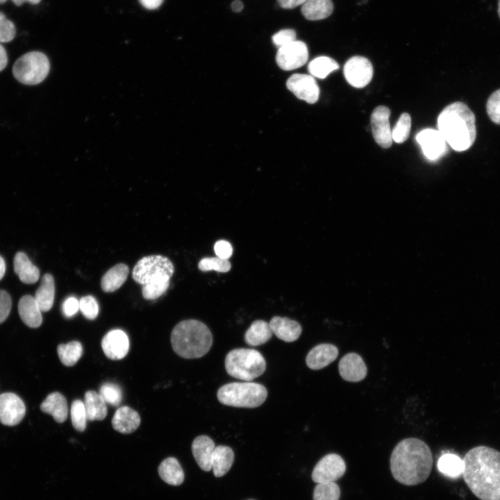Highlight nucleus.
<instances>
[{"mask_svg":"<svg viewBox=\"0 0 500 500\" xmlns=\"http://www.w3.org/2000/svg\"><path fill=\"white\" fill-rule=\"evenodd\" d=\"M78 309L79 301L74 297L66 299L62 305V311L66 317H73Z\"/></svg>","mask_w":500,"mask_h":500,"instance_id":"nucleus-47","label":"nucleus"},{"mask_svg":"<svg viewBox=\"0 0 500 500\" xmlns=\"http://www.w3.org/2000/svg\"><path fill=\"white\" fill-rule=\"evenodd\" d=\"M103 353L108 358L118 360L124 358L128 352L129 340L124 331L113 329L108 332L101 340Z\"/></svg>","mask_w":500,"mask_h":500,"instance_id":"nucleus-16","label":"nucleus"},{"mask_svg":"<svg viewBox=\"0 0 500 500\" xmlns=\"http://www.w3.org/2000/svg\"><path fill=\"white\" fill-rule=\"evenodd\" d=\"M172 347L179 356L198 358L206 355L212 344V335L208 326L196 319L177 324L171 333Z\"/></svg>","mask_w":500,"mask_h":500,"instance_id":"nucleus-4","label":"nucleus"},{"mask_svg":"<svg viewBox=\"0 0 500 500\" xmlns=\"http://www.w3.org/2000/svg\"><path fill=\"white\" fill-rule=\"evenodd\" d=\"M158 472L161 479L169 485H180L184 481L183 469L176 458H165L160 464Z\"/></svg>","mask_w":500,"mask_h":500,"instance_id":"nucleus-26","label":"nucleus"},{"mask_svg":"<svg viewBox=\"0 0 500 500\" xmlns=\"http://www.w3.org/2000/svg\"><path fill=\"white\" fill-rule=\"evenodd\" d=\"M227 373L236 378L251 381L262 375L266 369L262 355L253 349H235L225 358Z\"/></svg>","mask_w":500,"mask_h":500,"instance_id":"nucleus-6","label":"nucleus"},{"mask_svg":"<svg viewBox=\"0 0 500 500\" xmlns=\"http://www.w3.org/2000/svg\"><path fill=\"white\" fill-rule=\"evenodd\" d=\"M308 51L306 44L299 40L278 48L276 61L280 68L285 71L299 68L306 62Z\"/></svg>","mask_w":500,"mask_h":500,"instance_id":"nucleus-11","label":"nucleus"},{"mask_svg":"<svg viewBox=\"0 0 500 500\" xmlns=\"http://www.w3.org/2000/svg\"><path fill=\"white\" fill-rule=\"evenodd\" d=\"M169 285V278H159L142 285V293L144 299L153 300L163 294Z\"/></svg>","mask_w":500,"mask_h":500,"instance_id":"nucleus-35","label":"nucleus"},{"mask_svg":"<svg viewBox=\"0 0 500 500\" xmlns=\"http://www.w3.org/2000/svg\"><path fill=\"white\" fill-rule=\"evenodd\" d=\"M346 472L344 459L337 453H328L321 458L315 466L311 478L315 483L335 482Z\"/></svg>","mask_w":500,"mask_h":500,"instance_id":"nucleus-9","label":"nucleus"},{"mask_svg":"<svg viewBox=\"0 0 500 500\" xmlns=\"http://www.w3.org/2000/svg\"><path fill=\"white\" fill-rule=\"evenodd\" d=\"M143 7L149 10H154L161 6L163 0H139Z\"/></svg>","mask_w":500,"mask_h":500,"instance_id":"nucleus-49","label":"nucleus"},{"mask_svg":"<svg viewBox=\"0 0 500 500\" xmlns=\"http://www.w3.org/2000/svg\"><path fill=\"white\" fill-rule=\"evenodd\" d=\"M273 332L269 322L264 320L254 321L244 334L245 342L251 346H258L269 341Z\"/></svg>","mask_w":500,"mask_h":500,"instance_id":"nucleus-30","label":"nucleus"},{"mask_svg":"<svg viewBox=\"0 0 500 500\" xmlns=\"http://www.w3.org/2000/svg\"><path fill=\"white\" fill-rule=\"evenodd\" d=\"M99 394L106 403L113 406L120 404L122 399V391L121 388L115 383H103L99 389Z\"/></svg>","mask_w":500,"mask_h":500,"instance_id":"nucleus-39","label":"nucleus"},{"mask_svg":"<svg viewBox=\"0 0 500 500\" xmlns=\"http://www.w3.org/2000/svg\"><path fill=\"white\" fill-rule=\"evenodd\" d=\"M344 75L351 86L362 88L368 85L372 78L373 67L367 58L359 56H353L344 64Z\"/></svg>","mask_w":500,"mask_h":500,"instance_id":"nucleus-10","label":"nucleus"},{"mask_svg":"<svg viewBox=\"0 0 500 500\" xmlns=\"http://www.w3.org/2000/svg\"><path fill=\"white\" fill-rule=\"evenodd\" d=\"M338 356V348L331 344H320L307 354L306 362L311 369H320L334 361Z\"/></svg>","mask_w":500,"mask_h":500,"instance_id":"nucleus-18","label":"nucleus"},{"mask_svg":"<svg viewBox=\"0 0 500 500\" xmlns=\"http://www.w3.org/2000/svg\"><path fill=\"white\" fill-rule=\"evenodd\" d=\"M433 455L424 441L409 438L394 448L390 460L391 473L399 483L408 486L424 482L433 467Z\"/></svg>","mask_w":500,"mask_h":500,"instance_id":"nucleus-2","label":"nucleus"},{"mask_svg":"<svg viewBox=\"0 0 500 500\" xmlns=\"http://www.w3.org/2000/svg\"><path fill=\"white\" fill-rule=\"evenodd\" d=\"M286 85L298 99L308 103H315L319 99V88L311 75L294 74L288 79Z\"/></svg>","mask_w":500,"mask_h":500,"instance_id":"nucleus-14","label":"nucleus"},{"mask_svg":"<svg viewBox=\"0 0 500 500\" xmlns=\"http://www.w3.org/2000/svg\"><path fill=\"white\" fill-rule=\"evenodd\" d=\"M12 300L10 294L0 290V324L8 317L11 310Z\"/></svg>","mask_w":500,"mask_h":500,"instance_id":"nucleus-45","label":"nucleus"},{"mask_svg":"<svg viewBox=\"0 0 500 500\" xmlns=\"http://www.w3.org/2000/svg\"><path fill=\"white\" fill-rule=\"evenodd\" d=\"M248 500H254V499H248Z\"/></svg>","mask_w":500,"mask_h":500,"instance_id":"nucleus-56","label":"nucleus"},{"mask_svg":"<svg viewBox=\"0 0 500 500\" xmlns=\"http://www.w3.org/2000/svg\"><path fill=\"white\" fill-rule=\"evenodd\" d=\"M486 110L491 121L500 125V89L494 92L488 98Z\"/></svg>","mask_w":500,"mask_h":500,"instance_id":"nucleus-41","label":"nucleus"},{"mask_svg":"<svg viewBox=\"0 0 500 500\" xmlns=\"http://www.w3.org/2000/svg\"><path fill=\"white\" fill-rule=\"evenodd\" d=\"M140 424V417L138 412L126 406L119 407L112 419L113 428L124 434L133 433Z\"/></svg>","mask_w":500,"mask_h":500,"instance_id":"nucleus-21","label":"nucleus"},{"mask_svg":"<svg viewBox=\"0 0 500 500\" xmlns=\"http://www.w3.org/2000/svg\"><path fill=\"white\" fill-rule=\"evenodd\" d=\"M462 476L481 500H500V452L486 446L470 449L463 459Z\"/></svg>","mask_w":500,"mask_h":500,"instance_id":"nucleus-1","label":"nucleus"},{"mask_svg":"<svg viewBox=\"0 0 500 500\" xmlns=\"http://www.w3.org/2000/svg\"><path fill=\"white\" fill-rule=\"evenodd\" d=\"M174 267L171 260L161 255L143 257L135 265L132 276L135 282L144 285L159 278H171Z\"/></svg>","mask_w":500,"mask_h":500,"instance_id":"nucleus-8","label":"nucleus"},{"mask_svg":"<svg viewBox=\"0 0 500 500\" xmlns=\"http://www.w3.org/2000/svg\"><path fill=\"white\" fill-rule=\"evenodd\" d=\"M49 69V60L45 54L40 51H30L15 61L12 74L19 82L32 85L43 81Z\"/></svg>","mask_w":500,"mask_h":500,"instance_id":"nucleus-7","label":"nucleus"},{"mask_svg":"<svg viewBox=\"0 0 500 500\" xmlns=\"http://www.w3.org/2000/svg\"><path fill=\"white\" fill-rule=\"evenodd\" d=\"M55 296V284L51 274L43 276L40 287L37 290L34 298L38 303L42 312L49 311L53 304Z\"/></svg>","mask_w":500,"mask_h":500,"instance_id":"nucleus-31","label":"nucleus"},{"mask_svg":"<svg viewBox=\"0 0 500 500\" xmlns=\"http://www.w3.org/2000/svg\"><path fill=\"white\" fill-rule=\"evenodd\" d=\"M416 140L424 156L429 160L440 159L447 151V142L438 130L424 129L418 133Z\"/></svg>","mask_w":500,"mask_h":500,"instance_id":"nucleus-13","label":"nucleus"},{"mask_svg":"<svg viewBox=\"0 0 500 500\" xmlns=\"http://www.w3.org/2000/svg\"><path fill=\"white\" fill-rule=\"evenodd\" d=\"M70 412L74 428L80 432L85 431L88 419L84 403L80 399L74 400L72 403Z\"/></svg>","mask_w":500,"mask_h":500,"instance_id":"nucleus-38","label":"nucleus"},{"mask_svg":"<svg viewBox=\"0 0 500 500\" xmlns=\"http://www.w3.org/2000/svg\"><path fill=\"white\" fill-rule=\"evenodd\" d=\"M217 399L222 404L253 408L261 406L267 399L266 388L251 381L233 382L222 385L217 391Z\"/></svg>","mask_w":500,"mask_h":500,"instance_id":"nucleus-5","label":"nucleus"},{"mask_svg":"<svg viewBox=\"0 0 500 500\" xmlns=\"http://www.w3.org/2000/svg\"><path fill=\"white\" fill-rule=\"evenodd\" d=\"M198 267L203 272L215 270L219 272H227L231 269V264L228 260L218 257H210L201 259Z\"/></svg>","mask_w":500,"mask_h":500,"instance_id":"nucleus-40","label":"nucleus"},{"mask_svg":"<svg viewBox=\"0 0 500 500\" xmlns=\"http://www.w3.org/2000/svg\"><path fill=\"white\" fill-rule=\"evenodd\" d=\"M79 309L88 319H94L99 313V306L96 299L90 295L82 297L79 300Z\"/></svg>","mask_w":500,"mask_h":500,"instance_id":"nucleus-42","label":"nucleus"},{"mask_svg":"<svg viewBox=\"0 0 500 500\" xmlns=\"http://www.w3.org/2000/svg\"><path fill=\"white\" fill-rule=\"evenodd\" d=\"M26 407L22 399L12 392L0 394V422L6 426H15L24 418Z\"/></svg>","mask_w":500,"mask_h":500,"instance_id":"nucleus-15","label":"nucleus"},{"mask_svg":"<svg viewBox=\"0 0 500 500\" xmlns=\"http://www.w3.org/2000/svg\"><path fill=\"white\" fill-rule=\"evenodd\" d=\"M307 0H277L278 4L283 8L291 9L303 5Z\"/></svg>","mask_w":500,"mask_h":500,"instance_id":"nucleus-48","label":"nucleus"},{"mask_svg":"<svg viewBox=\"0 0 500 500\" xmlns=\"http://www.w3.org/2000/svg\"><path fill=\"white\" fill-rule=\"evenodd\" d=\"M40 410L53 417L58 423L64 422L68 415V407L65 397L58 392L48 394L40 405Z\"/></svg>","mask_w":500,"mask_h":500,"instance_id":"nucleus-23","label":"nucleus"},{"mask_svg":"<svg viewBox=\"0 0 500 500\" xmlns=\"http://www.w3.org/2000/svg\"><path fill=\"white\" fill-rule=\"evenodd\" d=\"M84 406L88 420H102L107 415L106 403L97 392L88 390L85 393Z\"/></svg>","mask_w":500,"mask_h":500,"instance_id":"nucleus-27","label":"nucleus"},{"mask_svg":"<svg viewBox=\"0 0 500 500\" xmlns=\"http://www.w3.org/2000/svg\"><path fill=\"white\" fill-rule=\"evenodd\" d=\"M18 311L24 323L31 328H38L42 322L41 309L31 295L22 297L18 303Z\"/></svg>","mask_w":500,"mask_h":500,"instance_id":"nucleus-22","label":"nucleus"},{"mask_svg":"<svg viewBox=\"0 0 500 500\" xmlns=\"http://www.w3.org/2000/svg\"><path fill=\"white\" fill-rule=\"evenodd\" d=\"M234 461L233 449L224 445L215 447L211 461V467L215 477L225 475L231 469Z\"/></svg>","mask_w":500,"mask_h":500,"instance_id":"nucleus-25","label":"nucleus"},{"mask_svg":"<svg viewBox=\"0 0 500 500\" xmlns=\"http://www.w3.org/2000/svg\"><path fill=\"white\" fill-rule=\"evenodd\" d=\"M57 353L61 362L67 367L74 366L83 354V347L78 341H72L67 344H60L57 347Z\"/></svg>","mask_w":500,"mask_h":500,"instance_id":"nucleus-33","label":"nucleus"},{"mask_svg":"<svg viewBox=\"0 0 500 500\" xmlns=\"http://www.w3.org/2000/svg\"><path fill=\"white\" fill-rule=\"evenodd\" d=\"M338 68V62L327 56H319L313 59L308 67L311 76L319 78H325L329 74Z\"/></svg>","mask_w":500,"mask_h":500,"instance_id":"nucleus-34","label":"nucleus"},{"mask_svg":"<svg viewBox=\"0 0 500 500\" xmlns=\"http://www.w3.org/2000/svg\"><path fill=\"white\" fill-rule=\"evenodd\" d=\"M8 64V56L5 48L0 44V72L2 71Z\"/></svg>","mask_w":500,"mask_h":500,"instance_id":"nucleus-50","label":"nucleus"},{"mask_svg":"<svg viewBox=\"0 0 500 500\" xmlns=\"http://www.w3.org/2000/svg\"><path fill=\"white\" fill-rule=\"evenodd\" d=\"M129 272L128 267L119 263L110 268L102 276L101 286L106 292H112L119 289L126 281Z\"/></svg>","mask_w":500,"mask_h":500,"instance_id":"nucleus-28","label":"nucleus"},{"mask_svg":"<svg viewBox=\"0 0 500 500\" xmlns=\"http://www.w3.org/2000/svg\"><path fill=\"white\" fill-rule=\"evenodd\" d=\"M6 272V263L4 259L0 256V280L3 277Z\"/></svg>","mask_w":500,"mask_h":500,"instance_id":"nucleus-53","label":"nucleus"},{"mask_svg":"<svg viewBox=\"0 0 500 500\" xmlns=\"http://www.w3.org/2000/svg\"><path fill=\"white\" fill-rule=\"evenodd\" d=\"M338 370L341 377L349 382L360 381L365 378L367 373L362 358L356 353L344 355L339 362Z\"/></svg>","mask_w":500,"mask_h":500,"instance_id":"nucleus-17","label":"nucleus"},{"mask_svg":"<svg viewBox=\"0 0 500 500\" xmlns=\"http://www.w3.org/2000/svg\"><path fill=\"white\" fill-rule=\"evenodd\" d=\"M215 448L214 441L207 435H199L192 442L193 456L199 467L205 472L212 469L211 461Z\"/></svg>","mask_w":500,"mask_h":500,"instance_id":"nucleus-19","label":"nucleus"},{"mask_svg":"<svg viewBox=\"0 0 500 500\" xmlns=\"http://www.w3.org/2000/svg\"><path fill=\"white\" fill-rule=\"evenodd\" d=\"M333 10L331 0H307L301 7V12L308 20H320L330 16Z\"/></svg>","mask_w":500,"mask_h":500,"instance_id":"nucleus-29","label":"nucleus"},{"mask_svg":"<svg viewBox=\"0 0 500 500\" xmlns=\"http://www.w3.org/2000/svg\"><path fill=\"white\" fill-rule=\"evenodd\" d=\"M217 257L228 260L233 253V247L229 242L224 240L217 241L214 246Z\"/></svg>","mask_w":500,"mask_h":500,"instance_id":"nucleus-46","label":"nucleus"},{"mask_svg":"<svg viewBox=\"0 0 500 500\" xmlns=\"http://www.w3.org/2000/svg\"><path fill=\"white\" fill-rule=\"evenodd\" d=\"M16 33V28L12 22L8 19L0 11V43L12 41Z\"/></svg>","mask_w":500,"mask_h":500,"instance_id":"nucleus-43","label":"nucleus"},{"mask_svg":"<svg viewBox=\"0 0 500 500\" xmlns=\"http://www.w3.org/2000/svg\"><path fill=\"white\" fill-rule=\"evenodd\" d=\"M340 489L335 482L317 483L313 490V500H339Z\"/></svg>","mask_w":500,"mask_h":500,"instance_id":"nucleus-36","label":"nucleus"},{"mask_svg":"<svg viewBox=\"0 0 500 500\" xmlns=\"http://www.w3.org/2000/svg\"><path fill=\"white\" fill-rule=\"evenodd\" d=\"M7 0H0V4L5 3Z\"/></svg>","mask_w":500,"mask_h":500,"instance_id":"nucleus-55","label":"nucleus"},{"mask_svg":"<svg viewBox=\"0 0 500 500\" xmlns=\"http://www.w3.org/2000/svg\"><path fill=\"white\" fill-rule=\"evenodd\" d=\"M497 12H498L499 17L500 18V0H498Z\"/></svg>","mask_w":500,"mask_h":500,"instance_id":"nucleus-54","label":"nucleus"},{"mask_svg":"<svg viewBox=\"0 0 500 500\" xmlns=\"http://www.w3.org/2000/svg\"><path fill=\"white\" fill-rule=\"evenodd\" d=\"M12 2L17 6L22 5L25 2H28L31 4H38L41 0H12Z\"/></svg>","mask_w":500,"mask_h":500,"instance_id":"nucleus-52","label":"nucleus"},{"mask_svg":"<svg viewBox=\"0 0 500 500\" xmlns=\"http://www.w3.org/2000/svg\"><path fill=\"white\" fill-rule=\"evenodd\" d=\"M244 8V5L240 0H235L231 3V8L235 12H240Z\"/></svg>","mask_w":500,"mask_h":500,"instance_id":"nucleus-51","label":"nucleus"},{"mask_svg":"<svg viewBox=\"0 0 500 500\" xmlns=\"http://www.w3.org/2000/svg\"><path fill=\"white\" fill-rule=\"evenodd\" d=\"M390 116V109L385 106H379L373 110L370 117L373 137L376 142L384 149L390 147L392 143Z\"/></svg>","mask_w":500,"mask_h":500,"instance_id":"nucleus-12","label":"nucleus"},{"mask_svg":"<svg viewBox=\"0 0 500 500\" xmlns=\"http://www.w3.org/2000/svg\"><path fill=\"white\" fill-rule=\"evenodd\" d=\"M438 468L444 476L456 478L462 475L463 461L457 455L446 453L439 458Z\"/></svg>","mask_w":500,"mask_h":500,"instance_id":"nucleus-32","label":"nucleus"},{"mask_svg":"<svg viewBox=\"0 0 500 500\" xmlns=\"http://www.w3.org/2000/svg\"><path fill=\"white\" fill-rule=\"evenodd\" d=\"M269 323L273 334L284 342H292L297 340L302 331L299 323L288 317L275 316Z\"/></svg>","mask_w":500,"mask_h":500,"instance_id":"nucleus-20","label":"nucleus"},{"mask_svg":"<svg viewBox=\"0 0 500 500\" xmlns=\"http://www.w3.org/2000/svg\"><path fill=\"white\" fill-rule=\"evenodd\" d=\"M411 118L408 113H402L394 128L392 131V141L396 143H403L405 142L410 132Z\"/></svg>","mask_w":500,"mask_h":500,"instance_id":"nucleus-37","label":"nucleus"},{"mask_svg":"<svg viewBox=\"0 0 500 500\" xmlns=\"http://www.w3.org/2000/svg\"><path fill=\"white\" fill-rule=\"evenodd\" d=\"M14 270L20 281L26 284H33L40 277V270L34 265L24 252H17L14 258Z\"/></svg>","mask_w":500,"mask_h":500,"instance_id":"nucleus-24","label":"nucleus"},{"mask_svg":"<svg viewBox=\"0 0 500 500\" xmlns=\"http://www.w3.org/2000/svg\"><path fill=\"white\" fill-rule=\"evenodd\" d=\"M438 130L456 151H464L474 144L476 137V118L472 110L464 103L453 102L440 113Z\"/></svg>","mask_w":500,"mask_h":500,"instance_id":"nucleus-3","label":"nucleus"},{"mask_svg":"<svg viewBox=\"0 0 500 500\" xmlns=\"http://www.w3.org/2000/svg\"><path fill=\"white\" fill-rule=\"evenodd\" d=\"M296 40V33L293 29H283L272 36L274 44L278 48Z\"/></svg>","mask_w":500,"mask_h":500,"instance_id":"nucleus-44","label":"nucleus"}]
</instances>
